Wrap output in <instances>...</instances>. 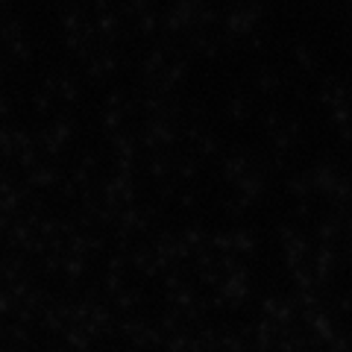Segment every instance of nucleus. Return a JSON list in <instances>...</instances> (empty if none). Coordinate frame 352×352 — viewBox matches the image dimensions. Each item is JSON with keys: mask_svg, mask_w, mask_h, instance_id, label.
<instances>
[]
</instances>
